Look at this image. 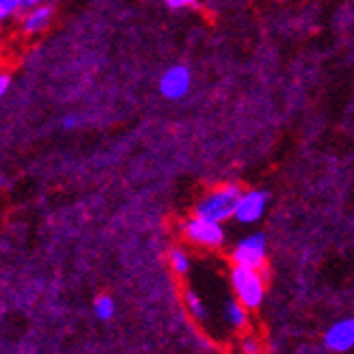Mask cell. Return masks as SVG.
Masks as SVG:
<instances>
[{
  "label": "cell",
  "instance_id": "12",
  "mask_svg": "<svg viewBox=\"0 0 354 354\" xmlns=\"http://www.w3.org/2000/svg\"><path fill=\"white\" fill-rule=\"evenodd\" d=\"M24 9V0H0V22L11 17L15 11Z\"/></svg>",
  "mask_w": 354,
  "mask_h": 354
},
{
  "label": "cell",
  "instance_id": "15",
  "mask_svg": "<svg viewBox=\"0 0 354 354\" xmlns=\"http://www.w3.org/2000/svg\"><path fill=\"white\" fill-rule=\"evenodd\" d=\"M165 3H167L171 9H184V7L197 5V0H165Z\"/></svg>",
  "mask_w": 354,
  "mask_h": 354
},
{
  "label": "cell",
  "instance_id": "6",
  "mask_svg": "<svg viewBox=\"0 0 354 354\" xmlns=\"http://www.w3.org/2000/svg\"><path fill=\"white\" fill-rule=\"evenodd\" d=\"M190 72L184 65H173L160 78V93L167 100H182L190 91Z\"/></svg>",
  "mask_w": 354,
  "mask_h": 354
},
{
  "label": "cell",
  "instance_id": "7",
  "mask_svg": "<svg viewBox=\"0 0 354 354\" xmlns=\"http://www.w3.org/2000/svg\"><path fill=\"white\" fill-rule=\"evenodd\" d=\"M324 344L333 352L352 350L354 348V317H346V320L335 322L324 335Z\"/></svg>",
  "mask_w": 354,
  "mask_h": 354
},
{
  "label": "cell",
  "instance_id": "9",
  "mask_svg": "<svg viewBox=\"0 0 354 354\" xmlns=\"http://www.w3.org/2000/svg\"><path fill=\"white\" fill-rule=\"evenodd\" d=\"M225 320L234 328H244L246 322H249V313H246V307L240 305L238 300H229L225 307Z\"/></svg>",
  "mask_w": 354,
  "mask_h": 354
},
{
  "label": "cell",
  "instance_id": "8",
  "mask_svg": "<svg viewBox=\"0 0 354 354\" xmlns=\"http://www.w3.org/2000/svg\"><path fill=\"white\" fill-rule=\"evenodd\" d=\"M50 22H52V7L50 5H37V7H30V11L26 13V17L22 20V28L28 35H37Z\"/></svg>",
  "mask_w": 354,
  "mask_h": 354
},
{
  "label": "cell",
  "instance_id": "10",
  "mask_svg": "<svg viewBox=\"0 0 354 354\" xmlns=\"http://www.w3.org/2000/svg\"><path fill=\"white\" fill-rule=\"evenodd\" d=\"M93 309H95V315L100 317V320H104V322H109L111 317L115 315V303H113L111 296H100L95 300Z\"/></svg>",
  "mask_w": 354,
  "mask_h": 354
},
{
  "label": "cell",
  "instance_id": "4",
  "mask_svg": "<svg viewBox=\"0 0 354 354\" xmlns=\"http://www.w3.org/2000/svg\"><path fill=\"white\" fill-rule=\"evenodd\" d=\"M236 266H244V268L261 270L266 263V238L261 234H253L238 242V246L232 253Z\"/></svg>",
  "mask_w": 354,
  "mask_h": 354
},
{
  "label": "cell",
  "instance_id": "16",
  "mask_svg": "<svg viewBox=\"0 0 354 354\" xmlns=\"http://www.w3.org/2000/svg\"><path fill=\"white\" fill-rule=\"evenodd\" d=\"M9 84H11V78H9V74H3V72H0V97H3V95L7 93Z\"/></svg>",
  "mask_w": 354,
  "mask_h": 354
},
{
  "label": "cell",
  "instance_id": "3",
  "mask_svg": "<svg viewBox=\"0 0 354 354\" xmlns=\"http://www.w3.org/2000/svg\"><path fill=\"white\" fill-rule=\"evenodd\" d=\"M184 234L190 242L199 244V246H207V249H216L225 242V232L221 223L207 221L201 216H194L184 225Z\"/></svg>",
  "mask_w": 354,
  "mask_h": 354
},
{
  "label": "cell",
  "instance_id": "11",
  "mask_svg": "<svg viewBox=\"0 0 354 354\" xmlns=\"http://www.w3.org/2000/svg\"><path fill=\"white\" fill-rule=\"evenodd\" d=\"M171 266H173V270L177 274H186L188 268H190V259L182 249H173L171 251Z\"/></svg>",
  "mask_w": 354,
  "mask_h": 354
},
{
  "label": "cell",
  "instance_id": "13",
  "mask_svg": "<svg viewBox=\"0 0 354 354\" xmlns=\"http://www.w3.org/2000/svg\"><path fill=\"white\" fill-rule=\"evenodd\" d=\"M186 303H188V309H190V313L194 315V317H205V307H203V303L199 300V296L194 294V292H186Z\"/></svg>",
  "mask_w": 354,
  "mask_h": 354
},
{
  "label": "cell",
  "instance_id": "18",
  "mask_svg": "<svg viewBox=\"0 0 354 354\" xmlns=\"http://www.w3.org/2000/svg\"><path fill=\"white\" fill-rule=\"evenodd\" d=\"M76 121H78L76 117H67L63 126H65V128H74V126H76Z\"/></svg>",
  "mask_w": 354,
  "mask_h": 354
},
{
  "label": "cell",
  "instance_id": "2",
  "mask_svg": "<svg viewBox=\"0 0 354 354\" xmlns=\"http://www.w3.org/2000/svg\"><path fill=\"white\" fill-rule=\"evenodd\" d=\"M232 286L238 296V303L246 309H257L263 300L266 286L259 270L244 268V266H234L232 270Z\"/></svg>",
  "mask_w": 354,
  "mask_h": 354
},
{
  "label": "cell",
  "instance_id": "5",
  "mask_svg": "<svg viewBox=\"0 0 354 354\" xmlns=\"http://www.w3.org/2000/svg\"><path fill=\"white\" fill-rule=\"evenodd\" d=\"M266 203H268V194L263 190H249V192H240L234 216L240 223H255L261 218L266 212Z\"/></svg>",
  "mask_w": 354,
  "mask_h": 354
},
{
  "label": "cell",
  "instance_id": "14",
  "mask_svg": "<svg viewBox=\"0 0 354 354\" xmlns=\"http://www.w3.org/2000/svg\"><path fill=\"white\" fill-rule=\"evenodd\" d=\"M242 352L244 354H259L261 348H259V342L255 337H244L242 339Z\"/></svg>",
  "mask_w": 354,
  "mask_h": 354
},
{
  "label": "cell",
  "instance_id": "1",
  "mask_svg": "<svg viewBox=\"0 0 354 354\" xmlns=\"http://www.w3.org/2000/svg\"><path fill=\"white\" fill-rule=\"evenodd\" d=\"M240 188L236 184H229V186H221L216 190H212L209 194L197 203V216L207 218V221H214V223H223L227 218L234 216V209L240 197Z\"/></svg>",
  "mask_w": 354,
  "mask_h": 354
},
{
  "label": "cell",
  "instance_id": "19",
  "mask_svg": "<svg viewBox=\"0 0 354 354\" xmlns=\"http://www.w3.org/2000/svg\"><path fill=\"white\" fill-rule=\"evenodd\" d=\"M352 232H354V223H352Z\"/></svg>",
  "mask_w": 354,
  "mask_h": 354
},
{
  "label": "cell",
  "instance_id": "17",
  "mask_svg": "<svg viewBox=\"0 0 354 354\" xmlns=\"http://www.w3.org/2000/svg\"><path fill=\"white\" fill-rule=\"evenodd\" d=\"M50 0H24V7H37V5H48Z\"/></svg>",
  "mask_w": 354,
  "mask_h": 354
}]
</instances>
